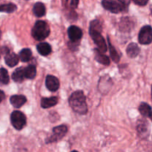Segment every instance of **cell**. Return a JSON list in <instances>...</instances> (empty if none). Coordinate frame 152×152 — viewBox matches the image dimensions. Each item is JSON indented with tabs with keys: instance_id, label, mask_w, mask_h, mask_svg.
Wrapping results in <instances>:
<instances>
[{
	"instance_id": "obj_4",
	"label": "cell",
	"mask_w": 152,
	"mask_h": 152,
	"mask_svg": "<svg viewBox=\"0 0 152 152\" xmlns=\"http://www.w3.org/2000/svg\"><path fill=\"white\" fill-rule=\"evenodd\" d=\"M102 5L104 8L114 13H120L126 7L123 3L116 0H102Z\"/></svg>"
},
{
	"instance_id": "obj_26",
	"label": "cell",
	"mask_w": 152,
	"mask_h": 152,
	"mask_svg": "<svg viewBox=\"0 0 152 152\" xmlns=\"http://www.w3.org/2000/svg\"><path fill=\"white\" fill-rule=\"evenodd\" d=\"M135 4H138L140 6H144L148 3V0H132Z\"/></svg>"
},
{
	"instance_id": "obj_15",
	"label": "cell",
	"mask_w": 152,
	"mask_h": 152,
	"mask_svg": "<svg viewBox=\"0 0 152 152\" xmlns=\"http://www.w3.org/2000/svg\"><path fill=\"white\" fill-rule=\"evenodd\" d=\"M33 12L37 17H42L46 13L45 7L42 2H37L33 7Z\"/></svg>"
},
{
	"instance_id": "obj_23",
	"label": "cell",
	"mask_w": 152,
	"mask_h": 152,
	"mask_svg": "<svg viewBox=\"0 0 152 152\" xmlns=\"http://www.w3.org/2000/svg\"><path fill=\"white\" fill-rule=\"evenodd\" d=\"M108 44H109V48H110V54H111V57L112 59V60L114 62H118L120 61V56H119L118 53L116 51L115 48L112 46V45L111 44L110 41L108 40Z\"/></svg>"
},
{
	"instance_id": "obj_13",
	"label": "cell",
	"mask_w": 152,
	"mask_h": 152,
	"mask_svg": "<svg viewBox=\"0 0 152 152\" xmlns=\"http://www.w3.org/2000/svg\"><path fill=\"white\" fill-rule=\"evenodd\" d=\"M140 48L138 47L136 43H131L129 45L126 49V52H127V55L130 58H135L138 54H139Z\"/></svg>"
},
{
	"instance_id": "obj_1",
	"label": "cell",
	"mask_w": 152,
	"mask_h": 152,
	"mask_svg": "<svg viewBox=\"0 0 152 152\" xmlns=\"http://www.w3.org/2000/svg\"><path fill=\"white\" fill-rule=\"evenodd\" d=\"M69 104L73 110L79 114H86L88 112L86 96L81 91H77L71 95Z\"/></svg>"
},
{
	"instance_id": "obj_21",
	"label": "cell",
	"mask_w": 152,
	"mask_h": 152,
	"mask_svg": "<svg viewBox=\"0 0 152 152\" xmlns=\"http://www.w3.org/2000/svg\"><path fill=\"white\" fill-rule=\"evenodd\" d=\"M17 9L16 5L13 3H8V4H0V12H4V13H13Z\"/></svg>"
},
{
	"instance_id": "obj_28",
	"label": "cell",
	"mask_w": 152,
	"mask_h": 152,
	"mask_svg": "<svg viewBox=\"0 0 152 152\" xmlns=\"http://www.w3.org/2000/svg\"><path fill=\"white\" fill-rule=\"evenodd\" d=\"M119 1H120L121 3H123V4L126 6H127L128 4L130 3V0H119Z\"/></svg>"
},
{
	"instance_id": "obj_25",
	"label": "cell",
	"mask_w": 152,
	"mask_h": 152,
	"mask_svg": "<svg viewBox=\"0 0 152 152\" xmlns=\"http://www.w3.org/2000/svg\"><path fill=\"white\" fill-rule=\"evenodd\" d=\"M67 4L71 8H76L79 4V0H68Z\"/></svg>"
},
{
	"instance_id": "obj_27",
	"label": "cell",
	"mask_w": 152,
	"mask_h": 152,
	"mask_svg": "<svg viewBox=\"0 0 152 152\" xmlns=\"http://www.w3.org/2000/svg\"><path fill=\"white\" fill-rule=\"evenodd\" d=\"M5 97V95H4V93L2 91L0 90V102L3 100Z\"/></svg>"
},
{
	"instance_id": "obj_9",
	"label": "cell",
	"mask_w": 152,
	"mask_h": 152,
	"mask_svg": "<svg viewBox=\"0 0 152 152\" xmlns=\"http://www.w3.org/2000/svg\"><path fill=\"white\" fill-rule=\"evenodd\" d=\"M45 85L47 86L48 89L50 90V91H56L59 88V80L54 76L48 75L46 77Z\"/></svg>"
},
{
	"instance_id": "obj_14",
	"label": "cell",
	"mask_w": 152,
	"mask_h": 152,
	"mask_svg": "<svg viewBox=\"0 0 152 152\" xmlns=\"http://www.w3.org/2000/svg\"><path fill=\"white\" fill-rule=\"evenodd\" d=\"M58 102V99L56 96L48 98H42L41 101V105L43 108H49L56 105Z\"/></svg>"
},
{
	"instance_id": "obj_18",
	"label": "cell",
	"mask_w": 152,
	"mask_h": 152,
	"mask_svg": "<svg viewBox=\"0 0 152 152\" xmlns=\"http://www.w3.org/2000/svg\"><path fill=\"white\" fill-rule=\"evenodd\" d=\"M95 59L97 62L102 64V65H108L110 64V59H108V56L104 55L103 53H102V52L96 50V49L95 50Z\"/></svg>"
},
{
	"instance_id": "obj_29",
	"label": "cell",
	"mask_w": 152,
	"mask_h": 152,
	"mask_svg": "<svg viewBox=\"0 0 152 152\" xmlns=\"http://www.w3.org/2000/svg\"><path fill=\"white\" fill-rule=\"evenodd\" d=\"M0 37H1V31H0Z\"/></svg>"
},
{
	"instance_id": "obj_2",
	"label": "cell",
	"mask_w": 152,
	"mask_h": 152,
	"mask_svg": "<svg viewBox=\"0 0 152 152\" xmlns=\"http://www.w3.org/2000/svg\"><path fill=\"white\" fill-rule=\"evenodd\" d=\"M101 25L99 21H92L90 26V35L94 42L97 46L98 49L102 53H105L107 50V45L102 36L101 35Z\"/></svg>"
},
{
	"instance_id": "obj_17",
	"label": "cell",
	"mask_w": 152,
	"mask_h": 152,
	"mask_svg": "<svg viewBox=\"0 0 152 152\" xmlns=\"http://www.w3.org/2000/svg\"><path fill=\"white\" fill-rule=\"evenodd\" d=\"M139 111L142 116L148 118H151V108L149 105L145 102H142L139 107Z\"/></svg>"
},
{
	"instance_id": "obj_10",
	"label": "cell",
	"mask_w": 152,
	"mask_h": 152,
	"mask_svg": "<svg viewBox=\"0 0 152 152\" xmlns=\"http://www.w3.org/2000/svg\"><path fill=\"white\" fill-rule=\"evenodd\" d=\"M10 101L14 108H19L26 102L27 99L23 95H13L10 97Z\"/></svg>"
},
{
	"instance_id": "obj_7",
	"label": "cell",
	"mask_w": 152,
	"mask_h": 152,
	"mask_svg": "<svg viewBox=\"0 0 152 152\" xmlns=\"http://www.w3.org/2000/svg\"><path fill=\"white\" fill-rule=\"evenodd\" d=\"M67 131H68V129H67L66 126H63V125L55 127L53 130V135L50 137V139L48 140L49 141H48V142H52L60 140L67 133Z\"/></svg>"
},
{
	"instance_id": "obj_19",
	"label": "cell",
	"mask_w": 152,
	"mask_h": 152,
	"mask_svg": "<svg viewBox=\"0 0 152 152\" xmlns=\"http://www.w3.org/2000/svg\"><path fill=\"white\" fill-rule=\"evenodd\" d=\"M31 57H32V52H31V49L29 48H24L19 53V58L22 62H28L31 60Z\"/></svg>"
},
{
	"instance_id": "obj_20",
	"label": "cell",
	"mask_w": 152,
	"mask_h": 152,
	"mask_svg": "<svg viewBox=\"0 0 152 152\" xmlns=\"http://www.w3.org/2000/svg\"><path fill=\"white\" fill-rule=\"evenodd\" d=\"M37 74V69L34 65H28L27 68H25V78H28L31 80L36 77Z\"/></svg>"
},
{
	"instance_id": "obj_5",
	"label": "cell",
	"mask_w": 152,
	"mask_h": 152,
	"mask_svg": "<svg viewBox=\"0 0 152 152\" xmlns=\"http://www.w3.org/2000/svg\"><path fill=\"white\" fill-rule=\"evenodd\" d=\"M10 120L13 127L17 130H21L26 125V117L25 114L19 111H15L12 113Z\"/></svg>"
},
{
	"instance_id": "obj_6",
	"label": "cell",
	"mask_w": 152,
	"mask_h": 152,
	"mask_svg": "<svg viewBox=\"0 0 152 152\" xmlns=\"http://www.w3.org/2000/svg\"><path fill=\"white\" fill-rule=\"evenodd\" d=\"M139 42L142 45H149L152 41V31L150 25L142 27L138 36Z\"/></svg>"
},
{
	"instance_id": "obj_8",
	"label": "cell",
	"mask_w": 152,
	"mask_h": 152,
	"mask_svg": "<svg viewBox=\"0 0 152 152\" xmlns=\"http://www.w3.org/2000/svg\"><path fill=\"white\" fill-rule=\"evenodd\" d=\"M68 37L73 42H79L83 37V31H82V30L77 26H75V25H71V27H69L68 30Z\"/></svg>"
},
{
	"instance_id": "obj_12",
	"label": "cell",
	"mask_w": 152,
	"mask_h": 152,
	"mask_svg": "<svg viewBox=\"0 0 152 152\" xmlns=\"http://www.w3.org/2000/svg\"><path fill=\"white\" fill-rule=\"evenodd\" d=\"M37 50L42 56H48L51 52V47L47 42H42L37 45Z\"/></svg>"
},
{
	"instance_id": "obj_11",
	"label": "cell",
	"mask_w": 152,
	"mask_h": 152,
	"mask_svg": "<svg viewBox=\"0 0 152 152\" xmlns=\"http://www.w3.org/2000/svg\"><path fill=\"white\" fill-rule=\"evenodd\" d=\"M19 60V58L16 53L8 52L4 56V61L6 64L10 67H14L18 64Z\"/></svg>"
},
{
	"instance_id": "obj_22",
	"label": "cell",
	"mask_w": 152,
	"mask_h": 152,
	"mask_svg": "<svg viewBox=\"0 0 152 152\" xmlns=\"http://www.w3.org/2000/svg\"><path fill=\"white\" fill-rule=\"evenodd\" d=\"M9 80H10V78H9L7 70L3 68H0V83L6 85L9 83Z\"/></svg>"
},
{
	"instance_id": "obj_24",
	"label": "cell",
	"mask_w": 152,
	"mask_h": 152,
	"mask_svg": "<svg viewBox=\"0 0 152 152\" xmlns=\"http://www.w3.org/2000/svg\"><path fill=\"white\" fill-rule=\"evenodd\" d=\"M137 130L140 135H141V136L148 134V126H147V123H145V122H143V123H140L139 126H138Z\"/></svg>"
},
{
	"instance_id": "obj_16",
	"label": "cell",
	"mask_w": 152,
	"mask_h": 152,
	"mask_svg": "<svg viewBox=\"0 0 152 152\" xmlns=\"http://www.w3.org/2000/svg\"><path fill=\"white\" fill-rule=\"evenodd\" d=\"M25 78V68H19L12 74V79L16 83H21Z\"/></svg>"
},
{
	"instance_id": "obj_3",
	"label": "cell",
	"mask_w": 152,
	"mask_h": 152,
	"mask_svg": "<svg viewBox=\"0 0 152 152\" xmlns=\"http://www.w3.org/2000/svg\"><path fill=\"white\" fill-rule=\"evenodd\" d=\"M50 28L44 21H37L32 29V36L37 41H42L48 37Z\"/></svg>"
}]
</instances>
